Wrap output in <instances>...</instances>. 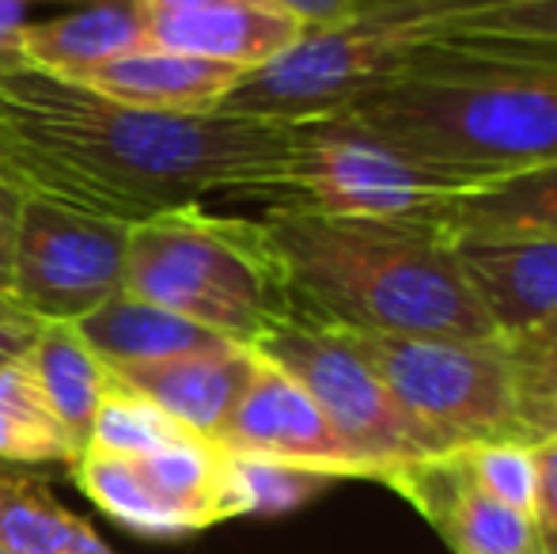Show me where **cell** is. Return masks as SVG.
<instances>
[{
  "instance_id": "1",
  "label": "cell",
  "mask_w": 557,
  "mask_h": 554,
  "mask_svg": "<svg viewBox=\"0 0 557 554\" xmlns=\"http://www.w3.org/2000/svg\"><path fill=\"white\" fill-rule=\"evenodd\" d=\"M0 122L35 194L145 221L213 194H273L293 175L300 126L201 111H140L42 69H0Z\"/></svg>"
},
{
  "instance_id": "2",
  "label": "cell",
  "mask_w": 557,
  "mask_h": 554,
  "mask_svg": "<svg viewBox=\"0 0 557 554\" xmlns=\"http://www.w3.org/2000/svg\"><path fill=\"white\" fill-rule=\"evenodd\" d=\"M337 119L455 183L557 163V42L433 38L403 81Z\"/></svg>"
},
{
  "instance_id": "3",
  "label": "cell",
  "mask_w": 557,
  "mask_h": 554,
  "mask_svg": "<svg viewBox=\"0 0 557 554\" xmlns=\"http://www.w3.org/2000/svg\"><path fill=\"white\" fill-rule=\"evenodd\" d=\"M258 224L293 308L319 323L406 338L497 342L444 232L285 201H273Z\"/></svg>"
},
{
  "instance_id": "4",
  "label": "cell",
  "mask_w": 557,
  "mask_h": 554,
  "mask_svg": "<svg viewBox=\"0 0 557 554\" xmlns=\"http://www.w3.org/2000/svg\"><path fill=\"white\" fill-rule=\"evenodd\" d=\"M122 288L247 349L293 311L262 224L201 206L133 224Z\"/></svg>"
},
{
  "instance_id": "5",
  "label": "cell",
  "mask_w": 557,
  "mask_h": 554,
  "mask_svg": "<svg viewBox=\"0 0 557 554\" xmlns=\"http://www.w3.org/2000/svg\"><path fill=\"white\" fill-rule=\"evenodd\" d=\"M425 42H433L425 23L398 20L364 0L352 20L308 27L281 58L243 73L216 111L285 126L337 119L403 81Z\"/></svg>"
},
{
  "instance_id": "6",
  "label": "cell",
  "mask_w": 557,
  "mask_h": 554,
  "mask_svg": "<svg viewBox=\"0 0 557 554\" xmlns=\"http://www.w3.org/2000/svg\"><path fill=\"white\" fill-rule=\"evenodd\" d=\"M342 331V327H337ZM395 403L444 448L516 441V372L505 342L342 331Z\"/></svg>"
},
{
  "instance_id": "7",
  "label": "cell",
  "mask_w": 557,
  "mask_h": 554,
  "mask_svg": "<svg viewBox=\"0 0 557 554\" xmlns=\"http://www.w3.org/2000/svg\"><path fill=\"white\" fill-rule=\"evenodd\" d=\"M250 349L285 369L319 403L326 421L375 482H387L406 464L451 452L398 407L372 365L337 327L293 308Z\"/></svg>"
},
{
  "instance_id": "8",
  "label": "cell",
  "mask_w": 557,
  "mask_h": 554,
  "mask_svg": "<svg viewBox=\"0 0 557 554\" xmlns=\"http://www.w3.org/2000/svg\"><path fill=\"white\" fill-rule=\"evenodd\" d=\"M462 186L467 183L406 160L349 122L323 119L300 126L293 175L277 201L315 213L444 232Z\"/></svg>"
},
{
  "instance_id": "9",
  "label": "cell",
  "mask_w": 557,
  "mask_h": 554,
  "mask_svg": "<svg viewBox=\"0 0 557 554\" xmlns=\"http://www.w3.org/2000/svg\"><path fill=\"white\" fill-rule=\"evenodd\" d=\"M129 221L27 194L15 232L12 300L35 323H76L122 293Z\"/></svg>"
},
{
  "instance_id": "10",
  "label": "cell",
  "mask_w": 557,
  "mask_h": 554,
  "mask_svg": "<svg viewBox=\"0 0 557 554\" xmlns=\"http://www.w3.org/2000/svg\"><path fill=\"white\" fill-rule=\"evenodd\" d=\"M216 441L235 456H262L326 479H372L337 436L319 403L273 361L255 354V372Z\"/></svg>"
},
{
  "instance_id": "11",
  "label": "cell",
  "mask_w": 557,
  "mask_h": 554,
  "mask_svg": "<svg viewBox=\"0 0 557 554\" xmlns=\"http://www.w3.org/2000/svg\"><path fill=\"white\" fill-rule=\"evenodd\" d=\"M387 487L441 532L451 554H543L535 520L482 494L462 467L459 448L398 467Z\"/></svg>"
},
{
  "instance_id": "12",
  "label": "cell",
  "mask_w": 557,
  "mask_h": 554,
  "mask_svg": "<svg viewBox=\"0 0 557 554\" xmlns=\"http://www.w3.org/2000/svg\"><path fill=\"white\" fill-rule=\"evenodd\" d=\"M451 251L500 342L557 316V239L451 236Z\"/></svg>"
},
{
  "instance_id": "13",
  "label": "cell",
  "mask_w": 557,
  "mask_h": 554,
  "mask_svg": "<svg viewBox=\"0 0 557 554\" xmlns=\"http://www.w3.org/2000/svg\"><path fill=\"white\" fill-rule=\"evenodd\" d=\"M65 81L103 99H114V103L140 107V111L201 114L216 111L224 103L227 91L243 81V69L145 42L137 50L117 53L111 61L81 69Z\"/></svg>"
},
{
  "instance_id": "14",
  "label": "cell",
  "mask_w": 557,
  "mask_h": 554,
  "mask_svg": "<svg viewBox=\"0 0 557 554\" xmlns=\"http://www.w3.org/2000/svg\"><path fill=\"white\" fill-rule=\"evenodd\" d=\"M148 42L243 73L270 65L304 35V23L270 0H216L178 15H145Z\"/></svg>"
},
{
  "instance_id": "15",
  "label": "cell",
  "mask_w": 557,
  "mask_h": 554,
  "mask_svg": "<svg viewBox=\"0 0 557 554\" xmlns=\"http://www.w3.org/2000/svg\"><path fill=\"white\" fill-rule=\"evenodd\" d=\"M111 372L133 392L152 399L163 415L216 441L239 395L247 392V380L255 372V349L224 342V346L194 349V354L168 357V361L111 365Z\"/></svg>"
},
{
  "instance_id": "16",
  "label": "cell",
  "mask_w": 557,
  "mask_h": 554,
  "mask_svg": "<svg viewBox=\"0 0 557 554\" xmlns=\"http://www.w3.org/2000/svg\"><path fill=\"white\" fill-rule=\"evenodd\" d=\"M145 42L148 30L137 0L88 4L76 12L53 15V20H30L23 30V65L65 81L81 69L111 61Z\"/></svg>"
},
{
  "instance_id": "17",
  "label": "cell",
  "mask_w": 557,
  "mask_h": 554,
  "mask_svg": "<svg viewBox=\"0 0 557 554\" xmlns=\"http://www.w3.org/2000/svg\"><path fill=\"white\" fill-rule=\"evenodd\" d=\"M81 338L103 357L107 365H145V361H168L194 349L224 346L227 338L175 316V311L148 304L133 293H114L96 311L76 319Z\"/></svg>"
},
{
  "instance_id": "18",
  "label": "cell",
  "mask_w": 557,
  "mask_h": 554,
  "mask_svg": "<svg viewBox=\"0 0 557 554\" xmlns=\"http://www.w3.org/2000/svg\"><path fill=\"white\" fill-rule=\"evenodd\" d=\"M444 236L557 239V163L467 183L447 213Z\"/></svg>"
},
{
  "instance_id": "19",
  "label": "cell",
  "mask_w": 557,
  "mask_h": 554,
  "mask_svg": "<svg viewBox=\"0 0 557 554\" xmlns=\"http://www.w3.org/2000/svg\"><path fill=\"white\" fill-rule=\"evenodd\" d=\"M27 361L35 369L42 392L50 395L58 418L65 421V429L84 448L99 407H103L107 392L114 384L111 365L81 338V331L73 323H38Z\"/></svg>"
},
{
  "instance_id": "20",
  "label": "cell",
  "mask_w": 557,
  "mask_h": 554,
  "mask_svg": "<svg viewBox=\"0 0 557 554\" xmlns=\"http://www.w3.org/2000/svg\"><path fill=\"white\" fill-rule=\"evenodd\" d=\"M81 444L58 418L27 357L0 369V464H65L81 459Z\"/></svg>"
},
{
  "instance_id": "21",
  "label": "cell",
  "mask_w": 557,
  "mask_h": 554,
  "mask_svg": "<svg viewBox=\"0 0 557 554\" xmlns=\"http://www.w3.org/2000/svg\"><path fill=\"white\" fill-rule=\"evenodd\" d=\"M73 520L76 513H69L42 479L0 467V551L58 554Z\"/></svg>"
},
{
  "instance_id": "22",
  "label": "cell",
  "mask_w": 557,
  "mask_h": 554,
  "mask_svg": "<svg viewBox=\"0 0 557 554\" xmlns=\"http://www.w3.org/2000/svg\"><path fill=\"white\" fill-rule=\"evenodd\" d=\"M186 433H194V429L163 415L152 399H145L140 392H133L129 384H122L114 377L84 448L114 452V456H148V452L163 448V444L178 441Z\"/></svg>"
},
{
  "instance_id": "23",
  "label": "cell",
  "mask_w": 557,
  "mask_h": 554,
  "mask_svg": "<svg viewBox=\"0 0 557 554\" xmlns=\"http://www.w3.org/2000/svg\"><path fill=\"white\" fill-rule=\"evenodd\" d=\"M334 479L304 467H288L262 456H235L232 452V497L235 517H281L300 505L315 502Z\"/></svg>"
},
{
  "instance_id": "24",
  "label": "cell",
  "mask_w": 557,
  "mask_h": 554,
  "mask_svg": "<svg viewBox=\"0 0 557 554\" xmlns=\"http://www.w3.org/2000/svg\"><path fill=\"white\" fill-rule=\"evenodd\" d=\"M459 459L482 494L497 497V502H505L508 509L535 520V494H539L535 444L478 441V444H462Z\"/></svg>"
},
{
  "instance_id": "25",
  "label": "cell",
  "mask_w": 557,
  "mask_h": 554,
  "mask_svg": "<svg viewBox=\"0 0 557 554\" xmlns=\"http://www.w3.org/2000/svg\"><path fill=\"white\" fill-rule=\"evenodd\" d=\"M462 30L531 38V42H557V0H497V4L451 20L444 35H462Z\"/></svg>"
},
{
  "instance_id": "26",
  "label": "cell",
  "mask_w": 557,
  "mask_h": 554,
  "mask_svg": "<svg viewBox=\"0 0 557 554\" xmlns=\"http://www.w3.org/2000/svg\"><path fill=\"white\" fill-rule=\"evenodd\" d=\"M516 441H557V377L516 380Z\"/></svg>"
},
{
  "instance_id": "27",
  "label": "cell",
  "mask_w": 557,
  "mask_h": 554,
  "mask_svg": "<svg viewBox=\"0 0 557 554\" xmlns=\"http://www.w3.org/2000/svg\"><path fill=\"white\" fill-rule=\"evenodd\" d=\"M516 380H554L557 377V316L531 327L528 334L505 342Z\"/></svg>"
},
{
  "instance_id": "28",
  "label": "cell",
  "mask_w": 557,
  "mask_h": 554,
  "mask_svg": "<svg viewBox=\"0 0 557 554\" xmlns=\"http://www.w3.org/2000/svg\"><path fill=\"white\" fill-rule=\"evenodd\" d=\"M539 459V494H535V528L543 551L557 554V441L535 444Z\"/></svg>"
},
{
  "instance_id": "29",
  "label": "cell",
  "mask_w": 557,
  "mask_h": 554,
  "mask_svg": "<svg viewBox=\"0 0 557 554\" xmlns=\"http://www.w3.org/2000/svg\"><path fill=\"white\" fill-rule=\"evenodd\" d=\"M27 190L12 183H0V293L12 296V259H15V232Z\"/></svg>"
},
{
  "instance_id": "30",
  "label": "cell",
  "mask_w": 557,
  "mask_h": 554,
  "mask_svg": "<svg viewBox=\"0 0 557 554\" xmlns=\"http://www.w3.org/2000/svg\"><path fill=\"white\" fill-rule=\"evenodd\" d=\"M270 4L285 8L304 27H331V23L352 20L364 8V0H270Z\"/></svg>"
},
{
  "instance_id": "31",
  "label": "cell",
  "mask_w": 557,
  "mask_h": 554,
  "mask_svg": "<svg viewBox=\"0 0 557 554\" xmlns=\"http://www.w3.org/2000/svg\"><path fill=\"white\" fill-rule=\"evenodd\" d=\"M23 0H0V69L23 65V30H27Z\"/></svg>"
},
{
  "instance_id": "32",
  "label": "cell",
  "mask_w": 557,
  "mask_h": 554,
  "mask_svg": "<svg viewBox=\"0 0 557 554\" xmlns=\"http://www.w3.org/2000/svg\"><path fill=\"white\" fill-rule=\"evenodd\" d=\"M35 334H38L35 319H0V369L27 357Z\"/></svg>"
},
{
  "instance_id": "33",
  "label": "cell",
  "mask_w": 557,
  "mask_h": 554,
  "mask_svg": "<svg viewBox=\"0 0 557 554\" xmlns=\"http://www.w3.org/2000/svg\"><path fill=\"white\" fill-rule=\"evenodd\" d=\"M0 183L23 186L27 194H35V183H30V171L20 156V145H15V137L8 134L4 122H0Z\"/></svg>"
},
{
  "instance_id": "34",
  "label": "cell",
  "mask_w": 557,
  "mask_h": 554,
  "mask_svg": "<svg viewBox=\"0 0 557 554\" xmlns=\"http://www.w3.org/2000/svg\"><path fill=\"white\" fill-rule=\"evenodd\" d=\"M216 4V0H137L140 15H178V12H194V8Z\"/></svg>"
},
{
  "instance_id": "35",
  "label": "cell",
  "mask_w": 557,
  "mask_h": 554,
  "mask_svg": "<svg viewBox=\"0 0 557 554\" xmlns=\"http://www.w3.org/2000/svg\"><path fill=\"white\" fill-rule=\"evenodd\" d=\"M0 319H30V316H23V311H20V304H15L12 296H4V293H0Z\"/></svg>"
},
{
  "instance_id": "36",
  "label": "cell",
  "mask_w": 557,
  "mask_h": 554,
  "mask_svg": "<svg viewBox=\"0 0 557 554\" xmlns=\"http://www.w3.org/2000/svg\"><path fill=\"white\" fill-rule=\"evenodd\" d=\"M23 4H73V8H88V4H114V0H23Z\"/></svg>"
},
{
  "instance_id": "37",
  "label": "cell",
  "mask_w": 557,
  "mask_h": 554,
  "mask_svg": "<svg viewBox=\"0 0 557 554\" xmlns=\"http://www.w3.org/2000/svg\"><path fill=\"white\" fill-rule=\"evenodd\" d=\"M543 554H550V551H543Z\"/></svg>"
},
{
  "instance_id": "38",
  "label": "cell",
  "mask_w": 557,
  "mask_h": 554,
  "mask_svg": "<svg viewBox=\"0 0 557 554\" xmlns=\"http://www.w3.org/2000/svg\"><path fill=\"white\" fill-rule=\"evenodd\" d=\"M0 554H8V551H0Z\"/></svg>"
}]
</instances>
